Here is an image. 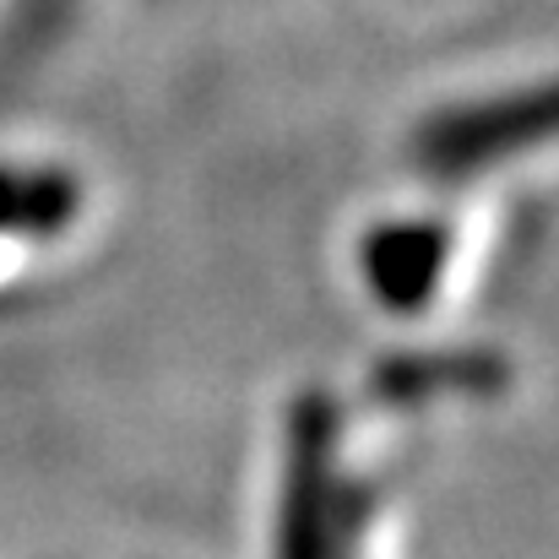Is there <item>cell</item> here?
<instances>
[{
	"instance_id": "1",
	"label": "cell",
	"mask_w": 559,
	"mask_h": 559,
	"mask_svg": "<svg viewBox=\"0 0 559 559\" xmlns=\"http://www.w3.org/2000/svg\"><path fill=\"white\" fill-rule=\"evenodd\" d=\"M549 136H559V82L549 93L495 98V104H473V109L435 120L429 136L418 142V153L440 169H473V164H489L506 153H527Z\"/></svg>"
}]
</instances>
